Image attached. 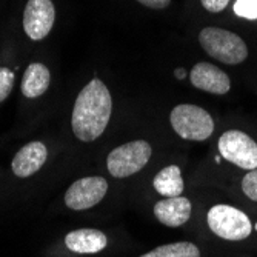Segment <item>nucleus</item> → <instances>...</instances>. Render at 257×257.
I'll return each mask as SVG.
<instances>
[{"mask_svg": "<svg viewBox=\"0 0 257 257\" xmlns=\"http://www.w3.org/2000/svg\"><path fill=\"white\" fill-rule=\"evenodd\" d=\"M48 157V150L42 142H31L23 147L13 159V173L17 177H30L37 173Z\"/></svg>", "mask_w": 257, "mask_h": 257, "instance_id": "9b49d317", "label": "nucleus"}, {"mask_svg": "<svg viewBox=\"0 0 257 257\" xmlns=\"http://www.w3.org/2000/svg\"><path fill=\"white\" fill-rule=\"evenodd\" d=\"M217 147L220 156L236 167L248 171L257 168V142L243 131H225L219 139Z\"/></svg>", "mask_w": 257, "mask_h": 257, "instance_id": "423d86ee", "label": "nucleus"}, {"mask_svg": "<svg viewBox=\"0 0 257 257\" xmlns=\"http://www.w3.org/2000/svg\"><path fill=\"white\" fill-rule=\"evenodd\" d=\"M199 42L208 56L226 63V65H239L248 57L246 43L236 33L208 27L203 28L199 34Z\"/></svg>", "mask_w": 257, "mask_h": 257, "instance_id": "f03ea898", "label": "nucleus"}, {"mask_svg": "<svg viewBox=\"0 0 257 257\" xmlns=\"http://www.w3.org/2000/svg\"><path fill=\"white\" fill-rule=\"evenodd\" d=\"M173 130L185 140L202 142L211 137L214 131V120L208 111L197 105H177L170 115Z\"/></svg>", "mask_w": 257, "mask_h": 257, "instance_id": "7ed1b4c3", "label": "nucleus"}, {"mask_svg": "<svg viewBox=\"0 0 257 257\" xmlns=\"http://www.w3.org/2000/svg\"><path fill=\"white\" fill-rule=\"evenodd\" d=\"M65 245L69 251L77 254H96L106 248L108 239L99 229L82 228L69 232L65 237Z\"/></svg>", "mask_w": 257, "mask_h": 257, "instance_id": "f8f14e48", "label": "nucleus"}, {"mask_svg": "<svg viewBox=\"0 0 257 257\" xmlns=\"http://www.w3.org/2000/svg\"><path fill=\"white\" fill-rule=\"evenodd\" d=\"M14 86V73L10 68H0V102L7 100Z\"/></svg>", "mask_w": 257, "mask_h": 257, "instance_id": "f3484780", "label": "nucleus"}, {"mask_svg": "<svg viewBox=\"0 0 257 257\" xmlns=\"http://www.w3.org/2000/svg\"><path fill=\"white\" fill-rule=\"evenodd\" d=\"M154 216L160 223L170 228H179L191 216V202L186 197H167L154 206Z\"/></svg>", "mask_w": 257, "mask_h": 257, "instance_id": "9d476101", "label": "nucleus"}, {"mask_svg": "<svg viewBox=\"0 0 257 257\" xmlns=\"http://www.w3.org/2000/svg\"><path fill=\"white\" fill-rule=\"evenodd\" d=\"M151 153V147L145 140H134V142L120 145L108 154V171L115 179L130 177L147 167Z\"/></svg>", "mask_w": 257, "mask_h": 257, "instance_id": "20e7f679", "label": "nucleus"}, {"mask_svg": "<svg viewBox=\"0 0 257 257\" xmlns=\"http://www.w3.org/2000/svg\"><path fill=\"white\" fill-rule=\"evenodd\" d=\"M242 190L251 200L257 202V168L242 179Z\"/></svg>", "mask_w": 257, "mask_h": 257, "instance_id": "a211bd4d", "label": "nucleus"}, {"mask_svg": "<svg viewBox=\"0 0 257 257\" xmlns=\"http://www.w3.org/2000/svg\"><path fill=\"white\" fill-rule=\"evenodd\" d=\"M50 80H51V74H50L48 68L39 62L31 63L25 69L23 79H22L23 96L28 99H36V97L42 96L43 92H46V89H48Z\"/></svg>", "mask_w": 257, "mask_h": 257, "instance_id": "ddd939ff", "label": "nucleus"}, {"mask_svg": "<svg viewBox=\"0 0 257 257\" xmlns=\"http://www.w3.org/2000/svg\"><path fill=\"white\" fill-rule=\"evenodd\" d=\"M137 2L153 10H163L171 4V0H137Z\"/></svg>", "mask_w": 257, "mask_h": 257, "instance_id": "aec40b11", "label": "nucleus"}, {"mask_svg": "<svg viewBox=\"0 0 257 257\" xmlns=\"http://www.w3.org/2000/svg\"><path fill=\"white\" fill-rule=\"evenodd\" d=\"M176 76L179 79H182V77H185V71H182V69H176Z\"/></svg>", "mask_w": 257, "mask_h": 257, "instance_id": "412c9836", "label": "nucleus"}, {"mask_svg": "<svg viewBox=\"0 0 257 257\" xmlns=\"http://www.w3.org/2000/svg\"><path fill=\"white\" fill-rule=\"evenodd\" d=\"M140 257H200V251L191 242H176L162 245Z\"/></svg>", "mask_w": 257, "mask_h": 257, "instance_id": "2eb2a0df", "label": "nucleus"}, {"mask_svg": "<svg viewBox=\"0 0 257 257\" xmlns=\"http://www.w3.org/2000/svg\"><path fill=\"white\" fill-rule=\"evenodd\" d=\"M206 220L209 229L225 240H243L252 231L249 217L229 205L213 206L208 211Z\"/></svg>", "mask_w": 257, "mask_h": 257, "instance_id": "39448f33", "label": "nucleus"}, {"mask_svg": "<svg viewBox=\"0 0 257 257\" xmlns=\"http://www.w3.org/2000/svg\"><path fill=\"white\" fill-rule=\"evenodd\" d=\"M202 2V7L209 11V13H220L223 11L228 4H229V0H200Z\"/></svg>", "mask_w": 257, "mask_h": 257, "instance_id": "6ab92c4d", "label": "nucleus"}, {"mask_svg": "<svg viewBox=\"0 0 257 257\" xmlns=\"http://www.w3.org/2000/svg\"><path fill=\"white\" fill-rule=\"evenodd\" d=\"M112 112V99L106 85L92 79L76 99L71 126L76 137L82 142L99 139L109 123Z\"/></svg>", "mask_w": 257, "mask_h": 257, "instance_id": "f257e3e1", "label": "nucleus"}, {"mask_svg": "<svg viewBox=\"0 0 257 257\" xmlns=\"http://www.w3.org/2000/svg\"><path fill=\"white\" fill-rule=\"evenodd\" d=\"M154 188L163 197H179L183 193V179L180 168L176 165L165 167L154 177Z\"/></svg>", "mask_w": 257, "mask_h": 257, "instance_id": "4468645a", "label": "nucleus"}, {"mask_svg": "<svg viewBox=\"0 0 257 257\" xmlns=\"http://www.w3.org/2000/svg\"><path fill=\"white\" fill-rule=\"evenodd\" d=\"M190 79L194 88L211 92V94H226L231 88L228 74L208 62L194 65L190 73Z\"/></svg>", "mask_w": 257, "mask_h": 257, "instance_id": "1a4fd4ad", "label": "nucleus"}, {"mask_svg": "<svg viewBox=\"0 0 257 257\" xmlns=\"http://www.w3.org/2000/svg\"><path fill=\"white\" fill-rule=\"evenodd\" d=\"M234 13L239 17L255 20L257 19V0H236Z\"/></svg>", "mask_w": 257, "mask_h": 257, "instance_id": "dca6fc26", "label": "nucleus"}, {"mask_svg": "<svg viewBox=\"0 0 257 257\" xmlns=\"http://www.w3.org/2000/svg\"><path fill=\"white\" fill-rule=\"evenodd\" d=\"M56 20L51 0H28L23 13V30L31 40H42L50 34Z\"/></svg>", "mask_w": 257, "mask_h": 257, "instance_id": "6e6552de", "label": "nucleus"}, {"mask_svg": "<svg viewBox=\"0 0 257 257\" xmlns=\"http://www.w3.org/2000/svg\"><path fill=\"white\" fill-rule=\"evenodd\" d=\"M106 191L108 183L103 177H83L76 180L68 188L65 194V203L74 211H83V209L97 205L105 197Z\"/></svg>", "mask_w": 257, "mask_h": 257, "instance_id": "0eeeda50", "label": "nucleus"}]
</instances>
